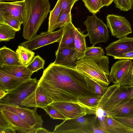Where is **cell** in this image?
Returning a JSON list of instances; mask_svg holds the SVG:
<instances>
[{
	"label": "cell",
	"instance_id": "cell-1",
	"mask_svg": "<svg viewBox=\"0 0 133 133\" xmlns=\"http://www.w3.org/2000/svg\"><path fill=\"white\" fill-rule=\"evenodd\" d=\"M38 86L50 103L79 102L80 97L98 96L88 85L84 75L76 69L54 62L43 70Z\"/></svg>",
	"mask_w": 133,
	"mask_h": 133
},
{
	"label": "cell",
	"instance_id": "cell-7",
	"mask_svg": "<svg viewBox=\"0 0 133 133\" xmlns=\"http://www.w3.org/2000/svg\"><path fill=\"white\" fill-rule=\"evenodd\" d=\"M133 62L131 60L119 59L112 65L109 72L111 82L121 86H133L132 73Z\"/></svg>",
	"mask_w": 133,
	"mask_h": 133
},
{
	"label": "cell",
	"instance_id": "cell-27",
	"mask_svg": "<svg viewBox=\"0 0 133 133\" xmlns=\"http://www.w3.org/2000/svg\"><path fill=\"white\" fill-rule=\"evenodd\" d=\"M16 32L8 25L0 24V42L8 41L14 38Z\"/></svg>",
	"mask_w": 133,
	"mask_h": 133
},
{
	"label": "cell",
	"instance_id": "cell-36",
	"mask_svg": "<svg viewBox=\"0 0 133 133\" xmlns=\"http://www.w3.org/2000/svg\"><path fill=\"white\" fill-rule=\"evenodd\" d=\"M116 7L123 11L133 9V0H114Z\"/></svg>",
	"mask_w": 133,
	"mask_h": 133
},
{
	"label": "cell",
	"instance_id": "cell-8",
	"mask_svg": "<svg viewBox=\"0 0 133 133\" xmlns=\"http://www.w3.org/2000/svg\"><path fill=\"white\" fill-rule=\"evenodd\" d=\"M84 23L90 43L93 45L99 43H106L108 40L109 35L107 25L95 14L88 16Z\"/></svg>",
	"mask_w": 133,
	"mask_h": 133
},
{
	"label": "cell",
	"instance_id": "cell-3",
	"mask_svg": "<svg viewBox=\"0 0 133 133\" xmlns=\"http://www.w3.org/2000/svg\"><path fill=\"white\" fill-rule=\"evenodd\" d=\"M109 59L106 56L84 57L78 60L76 69L85 76L108 87L110 79Z\"/></svg>",
	"mask_w": 133,
	"mask_h": 133
},
{
	"label": "cell",
	"instance_id": "cell-47",
	"mask_svg": "<svg viewBox=\"0 0 133 133\" xmlns=\"http://www.w3.org/2000/svg\"><path fill=\"white\" fill-rule=\"evenodd\" d=\"M132 73L133 76V64L132 66Z\"/></svg>",
	"mask_w": 133,
	"mask_h": 133
},
{
	"label": "cell",
	"instance_id": "cell-20",
	"mask_svg": "<svg viewBox=\"0 0 133 133\" xmlns=\"http://www.w3.org/2000/svg\"><path fill=\"white\" fill-rule=\"evenodd\" d=\"M63 35L58 42V47L75 48L74 37L76 28L72 22L63 27Z\"/></svg>",
	"mask_w": 133,
	"mask_h": 133
},
{
	"label": "cell",
	"instance_id": "cell-45",
	"mask_svg": "<svg viewBox=\"0 0 133 133\" xmlns=\"http://www.w3.org/2000/svg\"><path fill=\"white\" fill-rule=\"evenodd\" d=\"M133 98V86L132 87L128 99H132Z\"/></svg>",
	"mask_w": 133,
	"mask_h": 133
},
{
	"label": "cell",
	"instance_id": "cell-14",
	"mask_svg": "<svg viewBox=\"0 0 133 133\" xmlns=\"http://www.w3.org/2000/svg\"><path fill=\"white\" fill-rule=\"evenodd\" d=\"M56 58L54 63L76 69L77 55L75 48L58 47L55 52Z\"/></svg>",
	"mask_w": 133,
	"mask_h": 133
},
{
	"label": "cell",
	"instance_id": "cell-31",
	"mask_svg": "<svg viewBox=\"0 0 133 133\" xmlns=\"http://www.w3.org/2000/svg\"><path fill=\"white\" fill-rule=\"evenodd\" d=\"M72 7L69 8L60 15L56 26V29L63 27L69 23L72 22L71 10Z\"/></svg>",
	"mask_w": 133,
	"mask_h": 133
},
{
	"label": "cell",
	"instance_id": "cell-2",
	"mask_svg": "<svg viewBox=\"0 0 133 133\" xmlns=\"http://www.w3.org/2000/svg\"><path fill=\"white\" fill-rule=\"evenodd\" d=\"M22 36L28 40L36 35L50 11L49 0H25Z\"/></svg>",
	"mask_w": 133,
	"mask_h": 133
},
{
	"label": "cell",
	"instance_id": "cell-32",
	"mask_svg": "<svg viewBox=\"0 0 133 133\" xmlns=\"http://www.w3.org/2000/svg\"><path fill=\"white\" fill-rule=\"evenodd\" d=\"M105 52L103 49L100 47L94 46L87 47L85 53L84 57L91 58L104 56Z\"/></svg>",
	"mask_w": 133,
	"mask_h": 133
},
{
	"label": "cell",
	"instance_id": "cell-6",
	"mask_svg": "<svg viewBox=\"0 0 133 133\" xmlns=\"http://www.w3.org/2000/svg\"><path fill=\"white\" fill-rule=\"evenodd\" d=\"M38 82L36 78L22 82L14 89L6 91V95L0 99V104L21 107L22 102L36 89Z\"/></svg>",
	"mask_w": 133,
	"mask_h": 133
},
{
	"label": "cell",
	"instance_id": "cell-4",
	"mask_svg": "<svg viewBox=\"0 0 133 133\" xmlns=\"http://www.w3.org/2000/svg\"><path fill=\"white\" fill-rule=\"evenodd\" d=\"M96 115L87 114L77 118L65 120L56 125L52 133H93V125Z\"/></svg>",
	"mask_w": 133,
	"mask_h": 133
},
{
	"label": "cell",
	"instance_id": "cell-23",
	"mask_svg": "<svg viewBox=\"0 0 133 133\" xmlns=\"http://www.w3.org/2000/svg\"><path fill=\"white\" fill-rule=\"evenodd\" d=\"M88 36L84 34L79 29L76 28L74 37L75 49L77 55L78 60L84 57L86 49L85 38Z\"/></svg>",
	"mask_w": 133,
	"mask_h": 133
},
{
	"label": "cell",
	"instance_id": "cell-16",
	"mask_svg": "<svg viewBox=\"0 0 133 133\" xmlns=\"http://www.w3.org/2000/svg\"><path fill=\"white\" fill-rule=\"evenodd\" d=\"M0 114L7 123L18 132L32 133L34 130L16 114L0 109Z\"/></svg>",
	"mask_w": 133,
	"mask_h": 133
},
{
	"label": "cell",
	"instance_id": "cell-30",
	"mask_svg": "<svg viewBox=\"0 0 133 133\" xmlns=\"http://www.w3.org/2000/svg\"><path fill=\"white\" fill-rule=\"evenodd\" d=\"M85 6L93 15L95 14L103 7L102 0H82Z\"/></svg>",
	"mask_w": 133,
	"mask_h": 133
},
{
	"label": "cell",
	"instance_id": "cell-25",
	"mask_svg": "<svg viewBox=\"0 0 133 133\" xmlns=\"http://www.w3.org/2000/svg\"><path fill=\"white\" fill-rule=\"evenodd\" d=\"M20 64L26 65L31 61L35 53L32 50L21 45H19L16 50Z\"/></svg>",
	"mask_w": 133,
	"mask_h": 133
},
{
	"label": "cell",
	"instance_id": "cell-29",
	"mask_svg": "<svg viewBox=\"0 0 133 133\" xmlns=\"http://www.w3.org/2000/svg\"><path fill=\"white\" fill-rule=\"evenodd\" d=\"M45 60L39 56H34L31 62L26 65L30 71L34 73L39 69H43Z\"/></svg>",
	"mask_w": 133,
	"mask_h": 133
},
{
	"label": "cell",
	"instance_id": "cell-9",
	"mask_svg": "<svg viewBox=\"0 0 133 133\" xmlns=\"http://www.w3.org/2000/svg\"><path fill=\"white\" fill-rule=\"evenodd\" d=\"M57 109L66 119L76 118L87 114H96L97 109L89 107L79 102H53L49 104Z\"/></svg>",
	"mask_w": 133,
	"mask_h": 133
},
{
	"label": "cell",
	"instance_id": "cell-11",
	"mask_svg": "<svg viewBox=\"0 0 133 133\" xmlns=\"http://www.w3.org/2000/svg\"><path fill=\"white\" fill-rule=\"evenodd\" d=\"M63 27L56 31L42 32L20 45L32 51L36 50L45 45L58 42L63 35Z\"/></svg>",
	"mask_w": 133,
	"mask_h": 133
},
{
	"label": "cell",
	"instance_id": "cell-18",
	"mask_svg": "<svg viewBox=\"0 0 133 133\" xmlns=\"http://www.w3.org/2000/svg\"><path fill=\"white\" fill-rule=\"evenodd\" d=\"M102 122L103 128L107 133H133V129L108 115L103 116Z\"/></svg>",
	"mask_w": 133,
	"mask_h": 133
},
{
	"label": "cell",
	"instance_id": "cell-22",
	"mask_svg": "<svg viewBox=\"0 0 133 133\" xmlns=\"http://www.w3.org/2000/svg\"><path fill=\"white\" fill-rule=\"evenodd\" d=\"M105 113L110 116L133 114V98L125 100Z\"/></svg>",
	"mask_w": 133,
	"mask_h": 133
},
{
	"label": "cell",
	"instance_id": "cell-10",
	"mask_svg": "<svg viewBox=\"0 0 133 133\" xmlns=\"http://www.w3.org/2000/svg\"><path fill=\"white\" fill-rule=\"evenodd\" d=\"M0 108L10 111L17 115L29 125L34 131L42 126L43 121L42 116L39 115L37 113V108L31 109L17 105L0 104Z\"/></svg>",
	"mask_w": 133,
	"mask_h": 133
},
{
	"label": "cell",
	"instance_id": "cell-46",
	"mask_svg": "<svg viewBox=\"0 0 133 133\" xmlns=\"http://www.w3.org/2000/svg\"><path fill=\"white\" fill-rule=\"evenodd\" d=\"M17 0H0V1H16Z\"/></svg>",
	"mask_w": 133,
	"mask_h": 133
},
{
	"label": "cell",
	"instance_id": "cell-17",
	"mask_svg": "<svg viewBox=\"0 0 133 133\" xmlns=\"http://www.w3.org/2000/svg\"><path fill=\"white\" fill-rule=\"evenodd\" d=\"M50 104L38 86L21 103L22 106L42 108Z\"/></svg>",
	"mask_w": 133,
	"mask_h": 133
},
{
	"label": "cell",
	"instance_id": "cell-35",
	"mask_svg": "<svg viewBox=\"0 0 133 133\" xmlns=\"http://www.w3.org/2000/svg\"><path fill=\"white\" fill-rule=\"evenodd\" d=\"M4 18V21L3 24H6L9 25L16 31L20 30L21 25L22 23L19 20L5 14Z\"/></svg>",
	"mask_w": 133,
	"mask_h": 133
},
{
	"label": "cell",
	"instance_id": "cell-19",
	"mask_svg": "<svg viewBox=\"0 0 133 133\" xmlns=\"http://www.w3.org/2000/svg\"><path fill=\"white\" fill-rule=\"evenodd\" d=\"M1 70L15 78L25 81L31 78L33 73L27 68L26 65H16L0 66Z\"/></svg>",
	"mask_w": 133,
	"mask_h": 133
},
{
	"label": "cell",
	"instance_id": "cell-40",
	"mask_svg": "<svg viewBox=\"0 0 133 133\" xmlns=\"http://www.w3.org/2000/svg\"><path fill=\"white\" fill-rule=\"evenodd\" d=\"M115 59H133V51L122 54L114 58Z\"/></svg>",
	"mask_w": 133,
	"mask_h": 133
},
{
	"label": "cell",
	"instance_id": "cell-38",
	"mask_svg": "<svg viewBox=\"0 0 133 133\" xmlns=\"http://www.w3.org/2000/svg\"><path fill=\"white\" fill-rule=\"evenodd\" d=\"M75 3V0H61V10L60 15L65 11L72 7Z\"/></svg>",
	"mask_w": 133,
	"mask_h": 133
},
{
	"label": "cell",
	"instance_id": "cell-12",
	"mask_svg": "<svg viewBox=\"0 0 133 133\" xmlns=\"http://www.w3.org/2000/svg\"><path fill=\"white\" fill-rule=\"evenodd\" d=\"M106 20L107 26L114 37L119 39L127 36L132 32L129 22L124 17L109 14L107 16Z\"/></svg>",
	"mask_w": 133,
	"mask_h": 133
},
{
	"label": "cell",
	"instance_id": "cell-33",
	"mask_svg": "<svg viewBox=\"0 0 133 133\" xmlns=\"http://www.w3.org/2000/svg\"><path fill=\"white\" fill-rule=\"evenodd\" d=\"M42 109L45 111L51 118L54 119H66V118L62 113L49 104L42 108Z\"/></svg>",
	"mask_w": 133,
	"mask_h": 133
},
{
	"label": "cell",
	"instance_id": "cell-48",
	"mask_svg": "<svg viewBox=\"0 0 133 133\" xmlns=\"http://www.w3.org/2000/svg\"><path fill=\"white\" fill-rule=\"evenodd\" d=\"M78 0H75V3H76Z\"/></svg>",
	"mask_w": 133,
	"mask_h": 133
},
{
	"label": "cell",
	"instance_id": "cell-24",
	"mask_svg": "<svg viewBox=\"0 0 133 133\" xmlns=\"http://www.w3.org/2000/svg\"><path fill=\"white\" fill-rule=\"evenodd\" d=\"M23 81L13 77L0 70L1 89L6 91L11 90Z\"/></svg>",
	"mask_w": 133,
	"mask_h": 133
},
{
	"label": "cell",
	"instance_id": "cell-37",
	"mask_svg": "<svg viewBox=\"0 0 133 133\" xmlns=\"http://www.w3.org/2000/svg\"><path fill=\"white\" fill-rule=\"evenodd\" d=\"M110 116L123 124L133 129V114Z\"/></svg>",
	"mask_w": 133,
	"mask_h": 133
},
{
	"label": "cell",
	"instance_id": "cell-43",
	"mask_svg": "<svg viewBox=\"0 0 133 133\" xmlns=\"http://www.w3.org/2000/svg\"><path fill=\"white\" fill-rule=\"evenodd\" d=\"M5 13L2 11L0 10V24H3Z\"/></svg>",
	"mask_w": 133,
	"mask_h": 133
},
{
	"label": "cell",
	"instance_id": "cell-44",
	"mask_svg": "<svg viewBox=\"0 0 133 133\" xmlns=\"http://www.w3.org/2000/svg\"><path fill=\"white\" fill-rule=\"evenodd\" d=\"M6 94V91L0 89V99L3 97Z\"/></svg>",
	"mask_w": 133,
	"mask_h": 133
},
{
	"label": "cell",
	"instance_id": "cell-21",
	"mask_svg": "<svg viewBox=\"0 0 133 133\" xmlns=\"http://www.w3.org/2000/svg\"><path fill=\"white\" fill-rule=\"evenodd\" d=\"M21 65L16 52L5 46L0 48V66Z\"/></svg>",
	"mask_w": 133,
	"mask_h": 133
},
{
	"label": "cell",
	"instance_id": "cell-13",
	"mask_svg": "<svg viewBox=\"0 0 133 133\" xmlns=\"http://www.w3.org/2000/svg\"><path fill=\"white\" fill-rule=\"evenodd\" d=\"M106 54L114 58L133 51V37H124L109 44L105 48Z\"/></svg>",
	"mask_w": 133,
	"mask_h": 133
},
{
	"label": "cell",
	"instance_id": "cell-39",
	"mask_svg": "<svg viewBox=\"0 0 133 133\" xmlns=\"http://www.w3.org/2000/svg\"><path fill=\"white\" fill-rule=\"evenodd\" d=\"M16 130L9 124L0 126V133H16Z\"/></svg>",
	"mask_w": 133,
	"mask_h": 133
},
{
	"label": "cell",
	"instance_id": "cell-5",
	"mask_svg": "<svg viewBox=\"0 0 133 133\" xmlns=\"http://www.w3.org/2000/svg\"><path fill=\"white\" fill-rule=\"evenodd\" d=\"M132 86H122L114 84L107 88L104 94L101 97L97 107L106 112L128 99Z\"/></svg>",
	"mask_w": 133,
	"mask_h": 133
},
{
	"label": "cell",
	"instance_id": "cell-34",
	"mask_svg": "<svg viewBox=\"0 0 133 133\" xmlns=\"http://www.w3.org/2000/svg\"><path fill=\"white\" fill-rule=\"evenodd\" d=\"M101 97L98 96L97 97H81L78 98V101L79 103L89 107L97 108Z\"/></svg>",
	"mask_w": 133,
	"mask_h": 133
},
{
	"label": "cell",
	"instance_id": "cell-28",
	"mask_svg": "<svg viewBox=\"0 0 133 133\" xmlns=\"http://www.w3.org/2000/svg\"><path fill=\"white\" fill-rule=\"evenodd\" d=\"M85 77L88 85L98 96L102 97L106 92L108 87L99 83L89 77L85 76Z\"/></svg>",
	"mask_w": 133,
	"mask_h": 133
},
{
	"label": "cell",
	"instance_id": "cell-26",
	"mask_svg": "<svg viewBox=\"0 0 133 133\" xmlns=\"http://www.w3.org/2000/svg\"><path fill=\"white\" fill-rule=\"evenodd\" d=\"M61 10V0H58L53 9L50 11L48 31L52 32L56 27Z\"/></svg>",
	"mask_w": 133,
	"mask_h": 133
},
{
	"label": "cell",
	"instance_id": "cell-15",
	"mask_svg": "<svg viewBox=\"0 0 133 133\" xmlns=\"http://www.w3.org/2000/svg\"><path fill=\"white\" fill-rule=\"evenodd\" d=\"M25 0L13 2L0 1V10L5 14L19 20L22 23L24 21Z\"/></svg>",
	"mask_w": 133,
	"mask_h": 133
},
{
	"label": "cell",
	"instance_id": "cell-42",
	"mask_svg": "<svg viewBox=\"0 0 133 133\" xmlns=\"http://www.w3.org/2000/svg\"><path fill=\"white\" fill-rule=\"evenodd\" d=\"M114 0H102L103 6H108L110 5Z\"/></svg>",
	"mask_w": 133,
	"mask_h": 133
},
{
	"label": "cell",
	"instance_id": "cell-41",
	"mask_svg": "<svg viewBox=\"0 0 133 133\" xmlns=\"http://www.w3.org/2000/svg\"><path fill=\"white\" fill-rule=\"evenodd\" d=\"M52 133L46 129L42 127L37 128L34 130L32 133Z\"/></svg>",
	"mask_w": 133,
	"mask_h": 133
}]
</instances>
